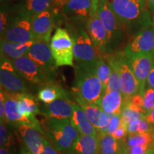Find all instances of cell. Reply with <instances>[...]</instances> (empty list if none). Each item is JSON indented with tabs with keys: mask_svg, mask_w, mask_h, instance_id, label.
Here are the masks:
<instances>
[{
	"mask_svg": "<svg viewBox=\"0 0 154 154\" xmlns=\"http://www.w3.org/2000/svg\"><path fill=\"white\" fill-rule=\"evenodd\" d=\"M2 89V88H1ZM3 90L5 94V107L7 119L8 122L18 125L20 124L32 125V122L28 119L25 118L19 112L18 103L20 94L11 93Z\"/></svg>",
	"mask_w": 154,
	"mask_h": 154,
	"instance_id": "cell-20",
	"label": "cell"
},
{
	"mask_svg": "<svg viewBox=\"0 0 154 154\" xmlns=\"http://www.w3.org/2000/svg\"><path fill=\"white\" fill-rule=\"evenodd\" d=\"M43 128L45 137L59 152H67L79 136L70 119L47 118Z\"/></svg>",
	"mask_w": 154,
	"mask_h": 154,
	"instance_id": "cell-3",
	"label": "cell"
},
{
	"mask_svg": "<svg viewBox=\"0 0 154 154\" xmlns=\"http://www.w3.org/2000/svg\"><path fill=\"white\" fill-rule=\"evenodd\" d=\"M21 154H32V153L26 146L24 145L22 146V149H21Z\"/></svg>",
	"mask_w": 154,
	"mask_h": 154,
	"instance_id": "cell-45",
	"label": "cell"
},
{
	"mask_svg": "<svg viewBox=\"0 0 154 154\" xmlns=\"http://www.w3.org/2000/svg\"><path fill=\"white\" fill-rule=\"evenodd\" d=\"M128 59L139 84L138 94L143 95L146 88L148 78L153 67V52L138 54Z\"/></svg>",
	"mask_w": 154,
	"mask_h": 154,
	"instance_id": "cell-15",
	"label": "cell"
},
{
	"mask_svg": "<svg viewBox=\"0 0 154 154\" xmlns=\"http://www.w3.org/2000/svg\"><path fill=\"white\" fill-rule=\"evenodd\" d=\"M16 144L14 136L11 134L5 124H0V146L1 147H5L10 149L11 146Z\"/></svg>",
	"mask_w": 154,
	"mask_h": 154,
	"instance_id": "cell-33",
	"label": "cell"
},
{
	"mask_svg": "<svg viewBox=\"0 0 154 154\" xmlns=\"http://www.w3.org/2000/svg\"><path fill=\"white\" fill-rule=\"evenodd\" d=\"M59 153L60 152L55 149L51 142L47 138L44 137V145L39 154H59Z\"/></svg>",
	"mask_w": 154,
	"mask_h": 154,
	"instance_id": "cell-37",
	"label": "cell"
},
{
	"mask_svg": "<svg viewBox=\"0 0 154 154\" xmlns=\"http://www.w3.org/2000/svg\"><path fill=\"white\" fill-rule=\"evenodd\" d=\"M154 108V88L146 86L143 94V111L147 114Z\"/></svg>",
	"mask_w": 154,
	"mask_h": 154,
	"instance_id": "cell-34",
	"label": "cell"
},
{
	"mask_svg": "<svg viewBox=\"0 0 154 154\" xmlns=\"http://www.w3.org/2000/svg\"><path fill=\"white\" fill-rule=\"evenodd\" d=\"M111 68L109 62L104 59V58L100 57L96 61V72L97 76L101 80L103 86V90L106 88L108 82H109V76H110ZM104 93V92H103Z\"/></svg>",
	"mask_w": 154,
	"mask_h": 154,
	"instance_id": "cell-30",
	"label": "cell"
},
{
	"mask_svg": "<svg viewBox=\"0 0 154 154\" xmlns=\"http://www.w3.org/2000/svg\"><path fill=\"white\" fill-rule=\"evenodd\" d=\"M11 61L19 74L26 80V82L39 86L52 82L43 69L27 55Z\"/></svg>",
	"mask_w": 154,
	"mask_h": 154,
	"instance_id": "cell-14",
	"label": "cell"
},
{
	"mask_svg": "<svg viewBox=\"0 0 154 154\" xmlns=\"http://www.w3.org/2000/svg\"><path fill=\"white\" fill-rule=\"evenodd\" d=\"M150 130H151V124H149L144 118L133 121L127 126V131L129 134L149 133Z\"/></svg>",
	"mask_w": 154,
	"mask_h": 154,
	"instance_id": "cell-32",
	"label": "cell"
},
{
	"mask_svg": "<svg viewBox=\"0 0 154 154\" xmlns=\"http://www.w3.org/2000/svg\"><path fill=\"white\" fill-rule=\"evenodd\" d=\"M151 26H153L154 27V15L153 17V18H152V24H151Z\"/></svg>",
	"mask_w": 154,
	"mask_h": 154,
	"instance_id": "cell-48",
	"label": "cell"
},
{
	"mask_svg": "<svg viewBox=\"0 0 154 154\" xmlns=\"http://www.w3.org/2000/svg\"><path fill=\"white\" fill-rule=\"evenodd\" d=\"M50 48L57 66H74V45L67 29L57 28L51 38Z\"/></svg>",
	"mask_w": 154,
	"mask_h": 154,
	"instance_id": "cell-7",
	"label": "cell"
},
{
	"mask_svg": "<svg viewBox=\"0 0 154 154\" xmlns=\"http://www.w3.org/2000/svg\"><path fill=\"white\" fill-rule=\"evenodd\" d=\"M154 50V27L142 29L128 39L124 48V54L128 59L142 54L152 52Z\"/></svg>",
	"mask_w": 154,
	"mask_h": 154,
	"instance_id": "cell-11",
	"label": "cell"
},
{
	"mask_svg": "<svg viewBox=\"0 0 154 154\" xmlns=\"http://www.w3.org/2000/svg\"><path fill=\"white\" fill-rule=\"evenodd\" d=\"M76 98L77 103L82 108L91 124L95 127L98 133H108L111 116L106 113L99 106L86 103Z\"/></svg>",
	"mask_w": 154,
	"mask_h": 154,
	"instance_id": "cell-17",
	"label": "cell"
},
{
	"mask_svg": "<svg viewBox=\"0 0 154 154\" xmlns=\"http://www.w3.org/2000/svg\"><path fill=\"white\" fill-rule=\"evenodd\" d=\"M144 119H145L149 124L154 125V108L151 111H149L147 114L145 115Z\"/></svg>",
	"mask_w": 154,
	"mask_h": 154,
	"instance_id": "cell-43",
	"label": "cell"
},
{
	"mask_svg": "<svg viewBox=\"0 0 154 154\" xmlns=\"http://www.w3.org/2000/svg\"><path fill=\"white\" fill-rule=\"evenodd\" d=\"M92 1H93L95 4H97L98 2H99V0H92Z\"/></svg>",
	"mask_w": 154,
	"mask_h": 154,
	"instance_id": "cell-50",
	"label": "cell"
},
{
	"mask_svg": "<svg viewBox=\"0 0 154 154\" xmlns=\"http://www.w3.org/2000/svg\"><path fill=\"white\" fill-rule=\"evenodd\" d=\"M127 133H128V131H127V127L126 125H125L124 123L121 121L120 126L117 130L116 131L114 134H113L112 136L114 137L116 140H119L121 139L122 138H124Z\"/></svg>",
	"mask_w": 154,
	"mask_h": 154,
	"instance_id": "cell-40",
	"label": "cell"
},
{
	"mask_svg": "<svg viewBox=\"0 0 154 154\" xmlns=\"http://www.w3.org/2000/svg\"><path fill=\"white\" fill-rule=\"evenodd\" d=\"M68 30L74 45V57L76 64H94L100 57L96 52L86 27L69 26Z\"/></svg>",
	"mask_w": 154,
	"mask_h": 154,
	"instance_id": "cell-6",
	"label": "cell"
},
{
	"mask_svg": "<svg viewBox=\"0 0 154 154\" xmlns=\"http://www.w3.org/2000/svg\"><path fill=\"white\" fill-rule=\"evenodd\" d=\"M24 79L19 74L10 59L1 56L0 83L1 88L11 93L27 94L28 87Z\"/></svg>",
	"mask_w": 154,
	"mask_h": 154,
	"instance_id": "cell-9",
	"label": "cell"
},
{
	"mask_svg": "<svg viewBox=\"0 0 154 154\" xmlns=\"http://www.w3.org/2000/svg\"><path fill=\"white\" fill-rule=\"evenodd\" d=\"M54 27V17L51 11L47 10L32 17V29L35 41L50 42Z\"/></svg>",
	"mask_w": 154,
	"mask_h": 154,
	"instance_id": "cell-18",
	"label": "cell"
},
{
	"mask_svg": "<svg viewBox=\"0 0 154 154\" xmlns=\"http://www.w3.org/2000/svg\"><path fill=\"white\" fill-rule=\"evenodd\" d=\"M96 64L75 65V97L86 103L99 106L104 90L96 72Z\"/></svg>",
	"mask_w": 154,
	"mask_h": 154,
	"instance_id": "cell-2",
	"label": "cell"
},
{
	"mask_svg": "<svg viewBox=\"0 0 154 154\" xmlns=\"http://www.w3.org/2000/svg\"><path fill=\"white\" fill-rule=\"evenodd\" d=\"M34 42L35 41L26 42V43H17V42L1 38L0 42L1 56L10 60H14L22 57L27 54L29 50L33 45Z\"/></svg>",
	"mask_w": 154,
	"mask_h": 154,
	"instance_id": "cell-25",
	"label": "cell"
},
{
	"mask_svg": "<svg viewBox=\"0 0 154 154\" xmlns=\"http://www.w3.org/2000/svg\"><path fill=\"white\" fill-rule=\"evenodd\" d=\"M11 19H9V16L5 11L2 10L1 15H0V33L2 35L5 32L7 28L8 27Z\"/></svg>",
	"mask_w": 154,
	"mask_h": 154,
	"instance_id": "cell-39",
	"label": "cell"
},
{
	"mask_svg": "<svg viewBox=\"0 0 154 154\" xmlns=\"http://www.w3.org/2000/svg\"><path fill=\"white\" fill-rule=\"evenodd\" d=\"M121 122V115L115 114L111 116L109 122V128H108V134L113 135L114 134L117 128L120 126Z\"/></svg>",
	"mask_w": 154,
	"mask_h": 154,
	"instance_id": "cell-36",
	"label": "cell"
},
{
	"mask_svg": "<svg viewBox=\"0 0 154 154\" xmlns=\"http://www.w3.org/2000/svg\"><path fill=\"white\" fill-rule=\"evenodd\" d=\"M148 145L135 146L129 149L128 154H146L147 153Z\"/></svg>",
	"mask_w": 154,
	"mask_h": 154,
	"instance_id": "cell-41",
	"label": "cell"
},
{
	"mask_svg": "<svg viewBox=\"0 0 154 154\" xmlns=\"http://www.w3.org/2000/svg\"><path fill=\"white\" fill-rule=\"evenodd\" d=\"M66 153L72 154H99V136L80 135Z\"/></svg>",
	"mask_w": 154,
	"mask_h": 154,
	"instance_id": "cell-22",
	"label": "cell"
},
{
	"mask_svg": "<svg viewBox=\"0 0 154 154\" xmlns=\"http://www.w3.org/2000/svg\"><path fill=\"white\" fill-rule=\"evenodd\" d=\"M52 0H26L21 12L33 17L42 11L49 10Z\"/></svg>",
	"mask_w": 154,
	"mask_h": 154,
	"instance_id": "cell-27",
	"label": "cell"
},
{
	"mask_svg": "<svg viewBox=\"0 0 154 154\" xmlns=\"http://www.w3.org/2000/svg\"><path fill=\"white\" fill-rule=\"evenodd\" d=\"M0 120H1L2 124H6L8 123L5 112V94L2 89H1V92H0Z\"/></svg>",
	"mask_w": 154,
	"mask_h": 154,
	"instance_id": "cell-38",
	"label": "cell"
},
{
	"mask_svg": "<svg viewBox=\"0 0 154 154\" xmlns=\"http://www.w3.org/2000/svg\"><path fill=\"white\" fill-rule=\"evenodd\" d=\"M111 66V65H110ZM111 72L110 76H109V82H108L107 86L104 92L108 91H119L121 92V84H120V77L118 72L116 69L111 66Z\"/></svg>",
	"mask_w": 154,
	"mask_h": 154,
	"instance_id": "cell-35",
	"label": "cell"
},
{
	"mask_svg": "<svg viewBox=\"0 0 154 154\" xmlns=\"http://www.w3.org/2000/svg\"><path fill=\"white\" fill-rule=\"evenodd\" d=\"M153 67H152L151 72L150 73L149 78L147 80V86L149 87L154 88V50L153 51Z\"/></svg>",
	"mask_w": 154,
	"mask_h": 154,
	"instance_id": "cell-42",
	"label": "cell"
},
{
	"mask_svg": "<svg viewBox=\"0 0 154 154\" xmlns=\"http://www.w3.org/2000/svg\"><path fill=\"white\" fill-rule=\"evenodd\" d=\"M0 154H15L14 152L11 151V149L5 147H1L0 149Z\"/></svg>",
	"mask_w": 154,
	"mask_h": 154,
	"instance_id": "cell-44",
	"label": "cell"
},
{
	"mask_svg": "<svg viewBox=\"0 0 154 154\" xmlns=\"http://www.w3.org/2000/svg\"><path fill=\"white\" fill-rule=\"evenodd\" d=\"M66 154H72V153H66Z\"/></svg>",
	"mask_w": 154,
	"mask_h": 154,
	"instance_id": "cell-51",
	"label": "cell"
},
{
	"mask_svg": "<svg viewBox=\"0 0 154 154\" xmlns=\"http://www.w3.org/2000/svg\"><path fill=\"white\" fill-rule=\"evenodd\" d=\"M99 154H116L119 149L117 140L108 133H99Z\"/></svg>",
	"mask_w": 154,
	"mask_h": 154,
	"instance_id": "cell-29",
	"label": "cell"
},
{
	"mask_svg": "<svg viewBox=\"0 0 154 154\" xmlns=\"http://www.w3.org/2000/svg\"><path fill=\"white\" fill-rule=\"evenodd\" d=\"M124 98L121 92H104L99 101V106L110 116L121 114L124 103Z\"/></svg>",
	"mask_w": 154,
	"mask_h": 154,
	"instance_id": "cell-23",
	"label": "cell"
},
{
	"mask_svg": "<svg viewBox=\"0 0 154 154\" xmlns=\"http://www.w3.org/2000/svg\"><path fill=\"white\" fill-rule=\"evenodd\" d=\"M97 5L92 0H68L62 6V12L72 26H86Z\"/></svg>",
	"mask_w": 154,
	"mask_h": 154,
	"instance_id": "cell-10",
	"label": "cell"
},
{
	"mask_svg": "<svg viewBox=\"0 0 154 154\" xmlns=\"http://www.w3.org/2000/svg\"><path fill=\"white\" fill-rule=\"evenodd\" d=\"M70 121L80 135L99 136L97 130L91 124L85 112L78 103H74V113Z\"/></svg>",
	"mask_w": 154,
	"mask_h": 154,
	"instance_id": "cell-24",
	"label": "cell"
},
{
	"mask_svg": "<svg viewBox=\"0 0 154 154\" xmlns=\"http://www.w3.org/2000/svg\"><path fill=\"white\" fill-rule=\"evenodd\" d=\"M147 2L149 9L154 13V0H147Z\"/></svg>",
	"mask_w": 154,
	"mask_h": 154,
	"instance_id": "cell-46",
	"label": "cell"
},
{
	"mask_svg": "<svg viewBox=\"0 0 154 154\" xmlns=\"http://www.w3.org/2000/svg\"><path fill=\"white\" fill-rule=\"evenodd\" d=\"M105 59L118 72L120 77L121 93L124 99H129L138 94V82L131 66L129 59L125 55L124 51H116L106 55Z\"/></svg>",
	"mask_w": 154,
	"mask_h": 154,
	"instance_id": "cell-4",
	"label": "cell"
},
{
	"mask_svg": "<svg viewBox=\"0 0 154 154\" xmlns=\"http://www.w3.org/2000/svg\"><path fill=\"white\" fill-rule=\"evenodd\" d=\"M18 107L23 116L28 119L33 126H42L36 118V115L42 113L38 108V102L33 96L28 94H20L19 96Z\"/></svg>",
	"mask_w": 154,
	"mask_h": 154,
	"instance_id": "cell-21",
	"label": "cell"
},
{
	"mask_svg": "<svg viewBox=\"0 0 154 154\" xmlns=\"http://www.w3.org/2000/svg\"><path fill=\"white\" fill-rule=\"evenodd\" d=\"M97 12L107 32V55L116 52L124 38L125 29L111 10L107 0H99Z\"/></svg>",
	"mask_w": 154,
	"mask_h": 154,
	"instance_id": "cell-5",
	"label": "cell"
},
{
	"mask_svg": "<svg viewBox=\"0 0 154 154\" xmlns=\"http://www.w3.org/2000/svg\"><path fill=\"white\" fill-rule=\"evenodd\" d=\"M121 121L126 127L131 122L137 119H143L145 115L141 110L136 106L132 104L129 101L125 99L122 110H121Z\"/></svg>",
	"mask_w": 154,
	"mask_h": 154,
	"instance_id": "cell-28",
	"label": "cell"
},
{
	"mask_svg": "<svg viewBox=\"0 0 154 154\" xmlns=\"http://www.w3.org/2000/svg\"><path fill=\"white\" fill-rule=\"evenodd\" d=\"M1 38L17 43H26L35 41L32 29V17L21 12L11 19L8 27Z\"/></svg>",
	"mask_w": 154,
	"mask_h": 154,
	"instance_id": "cell-8",
	"label": "cell"
},
{
	"mask_svg": "<svg viewBox=\"0 0 154 154\" xmlns=\"http://www.w3.org/2000/svg\"><path fill=\"white\" fill-rule=\"evenodd\" d=\"M26 55L41 67L52 80V77L54 76L58 66L56 64L50 48V42L42 40L35 41Z\"/></svg>",
	"mask_w": 154,
	"mask_h": 154,
	"instance_id": "cell-12",
	"label": "cell"
},
{
	"mask_svg": "<svg viewBox=\"0 0 154 154\" xmlns=\"http://www.w3.org/2000/svg\"><path fill=\"white\" fill-rule=\"evenodd\" d=\"M17 128L24 145L32 154H39L43 147L44 138L45 137L42 126L36 127L20 124L17 125Z\"/></svg>",
	"mask_w": 154,
	"mask_h": 154,
	"instance_id": "cell-16",
	"label": "cell"
},
{
	"mask_svg": "<svg viewBox=\"0 0 154 154\" xmlns=\"http://www.w3.org/2000/svg\"><path fill=\"white\" fill-rule=\"evenodd\" d=\"M153 137L149 133H138V134H129L127 138L126 145L128 148L134 147L138 145H149L151 143Z\"/></svg>",
	"mask_w": 154,
	"mask_h": 154,
	"instance_id": "cell-31",
	"label": "cell"
},
{
	"mask_svg": "<svg viewBox=\"0 0 154 154\" xmlns=\"http://www.w3.org/2000/svg\"><path fill=\"white\" fill-rule=\"evenodd\" d=\"M37 97L44 104H48L59 99L69 98L66 91L53 81L41 86L38 89Z\"/></svg>",
	"mask_w": 154,
	"mask_h": 154,
	"instance_id": "cell-26",
	"label": "cell"
},
{
	"mask_svg": "<svg viewBox=\"0 0 154 154\" xmlns=\"http://www.w3.org/2000/svg\"><path fill=\"white\" fill-rule=\"evenodd\" d=\"M66 1H68V0H54V2L56 3L57 4H59V5H61V7L63 5V4L66 2Z\"/></svg>",
	"mask_w": 154,
	"mask_h": 154,
	"instance_id": "cell-47",
	"label": "cell"
},
{
	"mask_svg": "<svg viewBox=\"0 0 154 154\" xmlns=\"http://www.w3.org/2000/svg\"><path fill=\"white\" fill-rule=\"evenodd\" d=\"M86 29L91 38L94 47L99 57L107 55L108 34L97 12V6L93 9L86 24Z\"/></svg>",
	"mask_w": 154,
	"mask_h": 154,
	"instance_id": "cell-13",
	"label": "cell"
},
{
	"mask_svg": "<svg viewBox=\"0 0 154 154\" xmlns=\"http://www.w3.org/2000/svg\"><path fill=\"white\" fill-rule=\"evenodd\" d=\"M107 2L125 30L137 32L151 26L145 0H107Z\"/></svg>",
	"mask_w": 154,
	"mask_h": 154,
	"instance_id": "cell-1",
	"label": "cell"
},
{
	"mask_svg": "<svg viewBox=\"0 0 154 154\" xmlns=\"http://www.w3.org/2000/svg\"><path fill=\"white\" fill-rule=\"evenodd\" d=\"M74 104L69 98L59 99L44 105L42 113L49 119H71L74 113Z\"/></svg>",
	"mask_w": 154,
	"mask_h": 154,
	"instance_id": "cell-19",
	"label": "cell"
},
{
	"mask_svg": "<svg viewBox=\"0 0 154 154\" xmlns=\"http://www.w3.org/2000/svg\"><path fill=\"white\" fill-rule=\"evenodd\" d=\"M152 137H153V145H152V146H153V148H154V133H153V136H152Z\"/></svg>",
	"mask_w": 154,
	"mask_h": 154,
	"instance_id": "cell-49",
	"label": "cell"
}]
</instances>
